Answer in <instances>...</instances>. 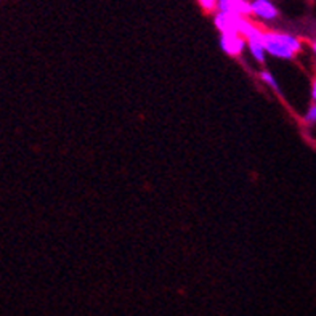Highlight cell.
Here are the masks:
<instances>
[{
	"label": "cell",
	"instance_id": "6da1fadb",
	"mask_svg": "<svg viewBox=\"0 0 316 316\" xmlns=\"http://www.w3.org/2000/svg\"><path fill=\"white\" fill-rule=\"evenodd\" d=\"M263 47H265L266 55L279 58V60H292L302 50V42L296 35L265 31L263 33Z\"/></svg>",
	"mask_w": 316,
	"mask_h": 316
},
{
	"label": "cell",
	"instance_id": "7a4b0ae2",
	"mask_svg": "<svg viewBox=\"0 0 316 316\" xmlns=\"http://www.w3.org/2000/svg\"><path fill=\"white\" fill-rule=\"evenodd\" d=\"M250 17L268 23L279 17V10L273 0H250Z\"/></svg>",
	"mask_w": 316,
	"mask_h": 316
},
{
	"label": "cell",
	"instance_id": "3957f363",
	"mask_svg": "<svg viewBox=\"0 0 316 316\" xmlns=\"http://www.w3.org/2000/svg\"><path fill=\"white\" fill-rule=\"evenodd\" d=\"M247 42L238 33H225L220 34V49L230 56H241L246 50Z\"/></svg>",
	"mask_w": 316,
	"mask_h": 316
},
{
	"label": "cell",
	"instance_id": "277c9868",
	"mask_svg": "<svg viewBox=\"0 0 316 316\" xmlns=\"http://www.w3.org/2000/svg\"><path fill=\"white\" fill-rule=\"evenodd\" d=\"M242 18H244V17H238V15H234V13H218L217 12V13H215V17H214V24L217 26L220 34L238 33Z\"/></svg>",
	"mask_w": 316,
	"mask_h": 316
},
{
	"label": "cell",
	"instance_id": "5b68a950",
	"mask_svg": "<svg viewBox=\"0 0 316 316\" xmlns=\"http://www.w3.org/2000/svg\"><path fill=\"white\" fill-rule=\"evenodd\" d=\"M259 77H260V81L265 83V85H268V87L271 88V90L279 92V83L276 81V77L273 76L270 71H262L260 74H259Z\"/></svg>",
	"mask_w": 316,
	"mask_h": 316
},
{
	"label": "cell",
	"instance_id": "8992f818",
	"mask_svg": "<svg viewBox=\"0 0 316 316\" xmlns=\"http://www.w3.org/2000/svg\"><path fill=\"white\" fill-rule=\"evenodd\" d=\"M305 122H308V124L316 122V101L312 104V108L308 109L307 114H305Z\"/></svg>",
	"mask_w": 316,
	"mask_h": 316
},
{
	"label": "cell",
	"instance_id": "52a82bcc",
	"mask_svg": "<svg viewBox=\"0 0 316 316\" xmlns=\"http://www.w3.org/2000/svg\"><path fill=\"white\" fill-rule=\"evenodd\" d=\"M199 3L205 12H214L217 8V0H199Z\"/></svg>",
	"mask_w": 316,
	"mask_h": 316
},
{
	"label": "cell",
	"instance_id": "ba28073f",
	"mask_svg": "<svg viewBox=\"0 0 316 316\" xmlns=\"http://www.w3.org/2000/svg\"><path fill=\"white\" fill-rule=\"evenodd\" d=\"M312 98L316 101V79H315V82H313V85H312Z\"/></svg>",
	"mask_w": 316,
	"mask_h": 316
},
{
	"label": "cell",
	"instance_id": "9c48e42d",
	"mask_svg": "<svg viewBox=\"0 0 316 316\" xmlns=\"http://www.w3.org/2000/svg\"><path fill=\"white\" fill-rule=\"evenodd\" d=\"M312 50H313V55L316 56V42H313V44H312Z\"/></svg>",
	"mask_w": 316,
	"mask_h": 316
}]
</instances>
